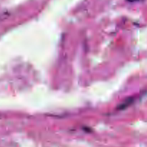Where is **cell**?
<instances>
[{
    "mask_svg": "<svg viewBox=\"0 0 147 147\" xmlns=\"http://www.w3.org/2000/svg\"><path fill=\"white\" fill-rule=\"evenodd\" d=\"M128 1H130V2H134V1H137L139 0H128Z\"/></svg>",
    "mask_w": 147,
    "mask_h": 147,
    "instance_id": "cell-1",
    "label": "cell"
}]
</instances>
